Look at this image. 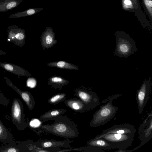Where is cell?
I'll use <instances>...</instances> for the list:
<instances>
[{
	"label": "cell",
	"mask_w": 152,
	"mask_h": 152,
	"mask_svg": "<svg viewBox=\"0 0 152 152\" xmlns=\"http://www.w3.org/2000/svg\"><path fill=\"white\" fill-rule=\"evenodd\" d=\"M4 78L6 79L7 82L12 87L17 91L20 94L22 98L26 102L28 108L30 110H32L34 107L35 105V100L32 95L28 91H20L14 86L10 80L6 77Z\"/></svg>",
	"instance_id": "5bb4252c"
},
{
	"label": "cell",
	"mask_w": 152,
	"mask_h": 152,
	"mask_svg": "<svg viewBox=\"0 0 152 152\" xmlns=\"http://www.w3.org/2000/svg\"><path fill=\"white\" fill-rule=\"evenodd\" d=\"M73 142V141L68 139L62 141L44 139L39 140L34 143V145L42 148H71L70 144Z\"/></svg>",
	"instance_id": "30bf717a"
},
{
	"label": "cell",
	"mask_w": 152,
	"mask_h": 152,
	"mask_svg": "<svg viewBox=\"0 0 152 152\" xmlns=\"http://www.w3.org/2000/svg\"><path fill=\"white\" fill-rule=\"evenodd\" d=\"M7 136L5 130L0 121V138H4Z\"/></svg>",
	"instance_id": "4316f807"
},
{
	"label": "cell",
	"mask_w": 152,
	"mask_h": 152,
	"mask_svg": "<svg viewBox=\"0 0 152 152\" xmlns=\"http://www.w3.org/2000/svg\"><path fill=\"white\" fill-rule=\"evenodd\" d=\"M122 9L129 12H135L136 10L132 0H121Z\"/></svg>",
	"instance_id": "cb8c5ba5"
},
{
	"label": "cell",
	"mask_w": 152,
	"mask_h": 152,
	"mask_svg": "<svg viewBox=\"0 0 152 152\" xmlns=\"http://www.w3.org/2000/svg\"><path fill=\"white\" fill-rule=\"evenodd\" d=\"M152 112L144 120L138 129V137L141 143L137 147L138 148L144 145L152 138Z\"/></svg>",
	"instance_id": "8992f818"
},
{
	"label": "cell",
	"mask_w": 152,
	"mask_h": 152,
	"mask_svg": "<svg viewBox=\"0 0 152 152\" xmlns=\"http://www.w3.org/2000/svg\"><path fill=\"white\" fill-rule=\"evenodd\" d=\"M4 1H7V0H3Z\"/></svg>",
	"instance_id": "1f68e13d"
},
{
	"label": "cell",
	"mask_w": 152,
	"mask_h": 152,
	"mask_svg": "<svg viewBox=\"0 0 152 152\" xmlns=\"http://www.w3.org/2000/svg\"><path fill=\"white\" fill-rule=\"evenodd\" d=\"M53 120H54V122L52 124H42L39 128L40 133L45 132L66 139L79 136L77 126L68 116L62 115Z\"/></svg>",
	"instance_id": "6da1fadb"
},
{
	"label": "cell",
	"mask_w": 152,
	"mask_h": 152,
	"mask_svg": "<svg viewBox=\"0 0 152 152\" xmlns=\"http://www.w3.org/2000/svg\"><path fill=\"white\" fill-rule=\"evenodd\" d=\"M23 0H9L0 3V12L10 10L17 7Z\"/></svg>",
	"instance_id": "d6986e66"
},
{
	"label": "cell",
	"mask_w": 152,
	"mask_h": 152,
	"mask_svg": "<svg viewBox=\"0 0 152 152\" xmlns=\"http://www.w3.org/2000/svg\"><path fill=\"white\" fill-rule=\"evenodd\" d=\"M5 151L8 152H16L17 151V150L14 148H10L8 149L7 151Z\"/></svg>",
	"instance_id": "f1b7e54d"
},
{
	"label": "cell",
	"mask_w": 152,
	"mask_h": 152,
	"mask_svg": "<svg viewBox=\"0 0 152 152\" xmlns=\"http://www.w3.org/2000/svg\"><path fill=\"white\" fill-rule=\"evenodd\" d=\"M86 144L87 145L96 147L103 149H117L116 147L113 144L102 138L91 139Z\"/></svg>",
	"instance_id": "9a60e30c"
},
{
	"label": "cell",
	"mask_w": 152,
	"mask_h": 152,
	"mask_svg": "<svg viewBox=\"0 0 152 152\" xmlns=\"http://www.w3.org/2000/svg\"><path fill=\"white\" fill-rule=\"evenodd\" d=\"M44 9L40 8H30L23 11L15 13L8 17L9 18H16L32 15L43 10Z\"/></svg>",
	"instance_id": "ffe728a7"
},
{
	"label": "cell",
	"mask_w": 152,
	"mask_h": 152,
	"mask_svg": "<svg viewBox=\"0 0 152 152\" xmlns=\"http://www.w3.org/2000/svg\"><path fill=\"white\" fill-rule=\"evenodd\" d=\"M12 115L15 119L18 122L21 121V108L18 101L15 100L13 102L12 107Z\"/></svg>",
	"instance_id": "44dd1931"
},
{
	"label": "cell",
	"mask_w": 152,
	"mask_h": 152,
	"mask_svg": "<svg viewBox=\"0 0 152 152\" xmlns=\"http://www.w3.org/2000/svg\"><path fill=\"white\" fill-rule=\"evenodd\" d=\"M135 134H108L101 138L115 146L117 149L126 150L130 146L134 139Z\"/></svg>",
	"instance_id": "5b68a950"
},
{
	"label": "cell",
	"mask_w": 152,
	"mask_h": 152,
	"mask_svg": "<svg viewBox=\"0 0 152 152\" xmlns=\"http://www.w3.org/2000/svg\"><path fill=\"white\" fill-rule=\"evenodd\" d=\"M4 1L3 0H0V3Z\"/></svg>",
	"instance_id": "4dcf8cb0"
},
{
	"label": "cell",
	"mask_w": 152,
	"mask_h": 152,
	"mask_svg": "<svg viewBox=\"0 0 152 152\" xmlns=\"http://www.w3.org/2000/svg\"><path fill=\"white\" fill-rule=\"evenodd\" d=\"M132 1L136 11L138 10L140 7L139 0H132Z\"/></svg>",
	"instance_id": "83f0119b"
},
{
	"label": "cell",
	"mask_w": 152,
	"mask_h": 152,
	"mask_svg": "<svg viewBox=\"0 0 152 152\" xmlns=\"http://www.w3.org/2000/svg\"><path fill=\"white\" fill-rule=\"evenodd\" d=\"M66 94L64 93H59L53 95L48 100V103L56 105L65 100Z\"/></svg>",
	"instance_id": "7402d4cb"
},
{
	"label": "cell",
	"mask_w": 152,
	"mask_h": 152,
	"mask_svg": "<svg viewBox=\"0 0 152 152\" xmlns=\"http://www.w3.org/2000/svg\"><path fill=\"white\" fill-rule=\"evenodd\" d=\"M42 122L40 120L37 118H34L32 119L29 122V125L30 126L34 129V131L39 136L40 133L39 128Z\"/></svg>",
	"instance_id": "d4e9b609"
},
{
	"label": "cell",
	"mask_w": 152,
	"mask_h": 152,
	"mask_svg": "<svg viewBox=\"0 0 152 152\" xmlns=\"http://www.w3.org/2000/svg\"><path fill=\"white\" fill-rule=\"evenodd\" d=\"M47 66H48L56 67L62 69L79 70L77 66L64 61L50 62L47 64Z\"/></svg>",
	"instance_id": "ac0fdd59"
},
{
	"label": "cell",
	"mask_w": 152,
	"mask_h": 152,
	"mask_svg": "<svg viewBox=\"0 0 152 152\" xmlns=\"http://www.w3.org/2000/svg\"><path fill=\"white\" fill-rule=\"evenodd\" d=\"M8 39L15 45L23 46L26 35L25 30L16 26H10L7 29Z\"/></svg>",
	"instance_id": "9c48e42d"
},
{
	"label": "cell",
	"mask_w": 152,
	"mask_h": 152,
	"mask_svg": "<svg viewBox=\"0 0 152 152\" xmlns=\"http://www.w3.org/2000/svg\"><path fill=\"white\" fill-rule=\"evenodd\" d=\"M66 111V110L62 108L52 109L41 115L39 118L42 122H47L55 117L63 115Z\"/></svg>",
	"instance_id": "2e32d148"
},
{
	"label": "cell",
	"mask_w": 152,
	"mask_h": 152,
	"mask_svg": "<svg viewBox=\"0 0 152 152\" xmlns=\"http://www.w3.org/2000/svg\"><path fill=\"white\" fill-rule=\"evenodd\" d=\"M136 129L134 126L129 124H115L108 129L102 131L101 133L94 138L99 139L108 134H135Z\"/></svg>",
	"instance_id": "ba28073f"
},
{
	"label": "cell",
	"mask_w": 152,
	"mask_h": 152,
	"mask_svg": "<svg viewBox=\"0 0 152 152\" xmlns=\"http://www.w3.org/2000/svg\"><path fill=\"white\" fill-rule=\"evenodd\" d=\"M64 103L67 107L75 112L83 113L87 111L83 103L77 97L65 100Z\"/></svg>",
	"instance_id": "4fadbf2b"
},
{
	"label": "cell",
	"mask_w": 152,
	"mask_h": 152,
	"mask_svg": "<svg viewBox=\"0 0 152 152\" xmlns=\"http://www.w3.org/2000/svg\"><path fill=\"white\" fill-rule=\"evenodd\" d=\"M151 86L150 82L145 79L137 91L136 100L140 114L142 113L148 102L151 93Z\"/></svg>",
	"instance_id": "52a82bcc"
},
{
	"label": "cell",
	"mask_w": 152,
	"mask_h": 152,
	"mask_svg": "<svg viewBox=\"0 0 152 152\" xmlns=\"http://www.w3.org/2000/svg\"><path fill=\"white\" fill-rule=\"evenodd\" d=\"M37 83L35 79L33 78H29L27 80V85L28 87L32 88L36 86Z\"/></svg>",
	"instance_id": "484cf974"
},
{
	"label": "cell",
	"mask_w": 152,
	"mask_h": 152,
	"mask_svg": "<svg viewBox=\"0 0 152 152\" xmlns=\"http://www.w3.org/2000/svg\"><path fill=\"white\" fill-rule=\"evenodd\" d=\"M6 53L4 51L0 50V55H2L6 54Z\"/></svg>",
	"instance_id": "f546056e"
},
{
	"label": "cell",
	"mask_w": 152,
	"mask_h": 152,
	"mask_svg": "<svg viewBox=\"0 0 152 152\" xmlns=\"http://www.w3.org/2000/svg\"><path fill=\"white\" fill-rule=\"evenodd\" d=\"M48 84L55 89L61 90L62 87L68 84L69 82L66 80L57 75L52 76L47 82Z\"/></svg>",
	"instance_id": "e0dca14e"
},
{
	"label": "cell",
	"mask_w": 152,
	"mask_h": 152,
	"mask_svg": "<svg viewBox=\"0 0 152 152\" xmlns=\"http://www.w3.org/2000/svg\"><path fill=\"white\" fill-rule=\"evenodd\" d=\"M145 12L148 15L151 22L152 21V0H142Z\"/></svg>",
	"instance_id": "603a6c76"
},
{
	"label": "cell",
	"mask_w": 152,
	"mask_h": 152,
	"mask_svg": "<svg viewBox=\"0 0 152 152\" xmlns=\"http://www.w3.org/2000/svg\"><path fill=\"white\" fill-rule=\"evenodd\" d=\"M116 47L115 50V55L120 57L127 58L137 50L135 43L129 35L122 31L117 32Z\"/></svg>",
	"instance_id": "3957f363"
},
{
	"label": "cell",
	"mask_w": 152,
	"mask_h": 152,
	"mask_svg": "<svg viewBox=\"0 0 152 152\" xmlns=\"http://www.w3.org/2000/svg\"><path fill=\"white\" fill-rule=\"evenodd\" d=\"M121 95L120 94L112 95L106 99V103L101 106L94 114L90 123L91 127H95L103 125L114 117L119 107L113 105V101Z\"/></svg>",
	"instance_id": "7a4b0ae2"
},
{
	"label": "cell",
	"mask_w": 152,
	"mask_h": 152,
	"mask_svg": "<svg viewBox=\"0 0 152 152\" xmlns=\"http://www.w3.org/2000/svg\"><path fill=\"white\" fill-rule=\"evenodd\" d=\"M73 96L77 97L83 102L87 111L93 110L100 103L97 94L84 87L75 89Z\"/></svg>",
	"instance_id": "277c9868"
},
{
	"label": "cell",
	"mask_w": 152,
	"mask_h": 152,
	"mask_svg": "<svg viewBox=\"0 0 152 152\" xmlns=\"http://www.w3.org/2000/svg\"><path fill=\"white\" fill-rule=\"evenodd\" d=\"M40 41L43 50L51 48L57 43L58 41L55 39V33L52 27L46 28L45 31L41 35Z\"/></svg>",
	"instance_id": "8fae6325"
},
{
	"label": "cell",
	"mask_w": 152,
	"mask_h": 152,
	"mask_svg": "<svg viewBox=\"0 0 152 152\" xmlns=\"http://www.w3.org/2000/svg\"><path fill=\"white\" fill-rule=\"evenodd\" d=\"M0 66L16 75L29 77L32 75L27 70L18 65L9 63L0 62Z\"/></svg>",
	"instance_id": "7c38bea8"
}]
</instances>
